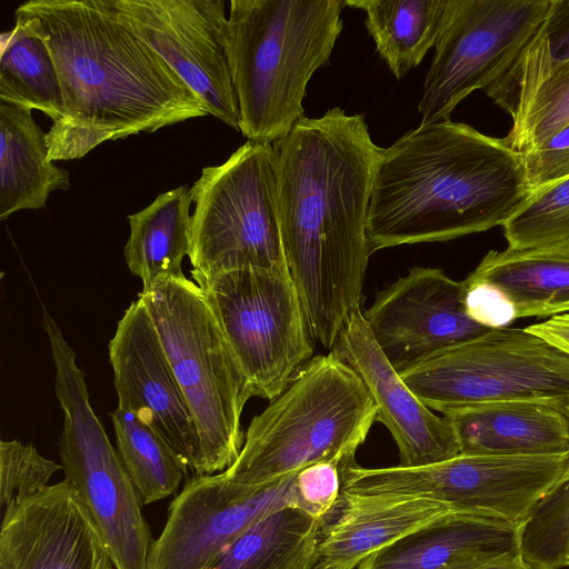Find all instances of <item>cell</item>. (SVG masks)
Wrapping results in <instances>:
<instances>
[{
  "mask_svg": "<svg viewBox=\"0 0 569 569\" xmlns=\"http://www.w3.org/2000/svg\"><path fill=\"white\" fill-rule=\"evenodd\" d=\"M272 146L288 271L315 342L330 351L362 305L369 200L382 148L363 113L339 107L303 117Z\"/></svg>",
  "mask_w": 569,
  "mask_h": 569,
  "instance_id": "cell-1",
  "label": "cell"
},
{
  "mask_svg": "<svg viewBox=\"0 0 569 569\" xmlns=\"http://www.w3.org/2000/svg\"><path fill=\"white\" fill-rule=\"evenodd\" d=\"M14 13L34 22L60 79L64 116L47 132L49 160L209 114L107 0H29Z\"/></svg>",
  "mask_w": 569,
  "mask_h": 569,
  "instance_id": "cell-2",
  "label": "cell"
},
{
  "mask_svg": "<svg viewBox=\"0 0 569 569\" xmlns=\"http://www.w3.org/2000/svg\"><path fill=\"white\" fill-rule=\"evenodd\" d=\"M528 196L522 154L503 138L451 119L420 124L381 149L369 200L370 252L488 231Z\"/></svg>",
  "mask_w": 569,
  "mask_h": 569,
  "instance_id": "cell-3",
  "label": "cell"
},
{
  "mask_svg": "<svg viewBox=\"0 0 569 569\" xmlns=\"http://www.w3.org/2000/svg\"><path fill=\"white\" fill-rule=\"evenodd\" d=\"M342 0H231L227 56L239 131L256 143L284 138L305 116L309 80L329 62Z\"/></svg>",
  "mask_w": 569,
  "mask_h": 569,
  "instance_id": "cell-4",
  "label": "cell"
},
{
  "mask_svg": "<svg viewBox=\"0 0 569 569\" xmlns=\"http://www.w3.org/2000/svg\"><path fill=\"white\" fill-rule=\"evenodd\" d=\"M376 419L377 407L358 375L330 351L316 356L253 417L223 475L263 487L317 462L345 465Z\"/></svg>",
  "mask_w": 569,
  "mask_h": 569,
  "instance_id": "cell-5",
  "label": "cell"
},
{
  "mask_svg": "<svg viewBox=\"0 0 569 569\" xmlns=\"http://www.w3.org/2000/svg\"><path fill=\"white\" fill-rule=\"evenodd\" d=\"M138 298L154 323L194 423L193 476L223 472L244 442L241 415L253 397L251 386L194 281L166 279Z\"/></svg>",
  "mask_w": 569,
  "mask_h": 569,
  "instance_id": "cell-6",
  "label": "cell"
},
{
  "mask_svg": "<svg viewBox=\"0 0 569 569\" xmlns=\"http://www.w3.org/2000/svg\"><path fill=\"white\" fill-rule=\"evenodd\" d=\"M43 328L56 368L54 391L63 412L59 457L116 569H148L153 542L141 498L89 400L77 355L47 310Z\"/></svg>",
  "mask_w": 569,
  "mask_h": 569,
  "instance_id": "cell-7",
  "label": "cell"
},
{
  "mask_svg": "<svg viewBox=\"0 0 569 569\" xmlns=\"http://www.w3.org/2000/svg\"><path fill=\"white\" fill-rule=\"evenodd\" d=\"M191 274L240 269L287 270L276 152L247 141L223 163L202 169L190 188Z\"/></svg>",
  "mask_w": 569,
  "mask_h": 569,
  "instance_id": "cell-8",
  "label": "cell"
},
{
  "mask_svg": "<svg viewBox=\"0 0 569 569\" xmlns=\"http://www.w3.org/2000/svg\"><path fill=\"white\" fill-rule=\"evenodd\" d=\"M431 410L498 402L569 409V355L526 328H501L449 348L400 373Z\"/></svg>",
  "mask_w": 569,
  "mask_h": 569,
  "instance_id": "cell-9",
  "label": "cell"
},
{
  "mask_svg": "<svg viewBox=\"0 0 569 569\" xmlns=\"http://www.w3.org/2000/svg\"><path fill=\"white\" fill-rule=\"evenodd\" d=\"M569 477V451L557 455H463L418 467L342 469V492L445 502L460 512L523 526L535 507Z\"/></svg>",
  "mask_w": 569,
  "mask_h": 569,
  "instance_id": "cell-10",
  "label": "cell"
},
{
  "mask_svg": "<svg viewBox=\"0 0 569 569\" xmlns=\"http://www.w3.org/2000/svg\"><path fill=\"white\" fill-rule=\"evenodd\" d=\"M209 302L253 397H278L315 356V340L287 270L191 274Z\"/></svg>",
  "mask_w": 569,
  "mask_h": 569,
  "instance_id": "cell-11",
  "label": "cell"
},
{
  "mask_svg": "<svg viewBox=\"0 0 569 569\" xmlns=\"http://www.w3.org/2000/svg\"><path fill=\"white\" fill-rule=\"evenodd\" d=\"M551 0H447L418 103L420 124L450 120L471 92L496 87L545 22Z\"/></svg>",
  "mask_w": 569,
  "mask_h": 569,
  "instance_id": "cell-12",
  "label": "cell"
},
{
  "mask_svg": "<svg viewBox=\"0 0 569 569\" xmlns=\"http://www.w3.org/2000/svg\"><path fill=\"white\" fill-rule=\"evenodd\" d=\"M107 1L190 87L209 114L239 131L223 0Z\"/></svg>",
  "mask_w": 569,
  "mask_h": 569,
  "instance_id": "cell-13",
  "label": "cell"
},
{
  "mask_svg": "<svg viewBox=\"0 0 569 569\" xmlns=\"http://www.w3.org/2000/svg\"><path fill=\"white\" fill-rule=\"evenodd\" d=\"M296 473L263 487L237 483L223 472L192 476L169 506L148 569H204L267 515L287 506L299 508Z\"/></svg>",
  "mask_w": 569,
  "mask_h": 569,
  "instance_id": "cell-14",
  "label": "cell"
},
{
  "mask_svg": "<svg viewBox=\"0 0 569 569\" xmlns=\"http://www.w3.org/2000/svg\"><path fill=\"white\" fill-rule=\"evenodd\" d=\"M363 317L399 373L489 331L467 315L463 280L438 268H411L377 292Z\"/></svg>",
  "mask_w": 569,
  "mask_h": 569,
  "instance_id": "cell-15",
  "label": "cell"
},
{
  "mask_svg": "<svg viewBox=\"0 0 569 569\" xmlns=\"http://www.w3.org/2000/svg\"><path fill=\"white\" fill-rule=\"evenodd\" d=\"M119 409L156 430L193 476L194 423L154 323L138 298L126 309L109 341Z\"/></svg>",
  "mask_w": 569,
  "mask_h": 569,
  "instance_id": "cell-16",
  "label": "cell"
},
{
  "mask_svg": "<svg viewBox=\"0 0 569 569\" xmlns=\"http://www.w3.org/2000/svg\"><path fill=\"white\" fill-rule=\"evenodd\" d=\"M330 352L366 386L377 407L376 421L398 447L400 466H426L460 455L449 419L433 413L405 383L378 346L361 308L347 318Z\"/></svg>",
  "mask_w": 569,
  "mask_h": 569,
  "instance_id": "cell-17",
  "label": "cell"
},
{
  "mask_svg": "<svg viewBox=\"0 0 569 569\" xmlns=\"http://www.w3.org/2000/svg\"><path fill=\"white\" fill-rule=\"evenodd\" d=\"M76 490L64 480L1 519L0 569H113Z\"/></svg>",
  "mask_w": 569,
  "mask_h": 569,
  "instance_id": "cell-18",
  "label": "cell"
},
{
  "mask_svg": "<svg viewBox=\"0 0 569 569\" xmlns=\"http://www.w3.org/2000/svg\"><path fill=\"white\" fill-rule=\"evenodd\" d=\"M459 513L431 499L342 492L338 511L319 530L317 565L357 569L382 548Z\"/></svg>",
  "mask_w": 569,
  "mask_h": 569,
  "instance_id": "cell-19",
  "label": "cell"
},
{
  "mask_svg": "<svg viewBox=\"0 0 569 569\" xmlns=\"http://www.w3.org/2000/svg\"><path fill=\"white\" fill-rule=\"evenodd\" d=\"M511 116L503 137L518 153L531 152L569 126V60H556L541 28L505 78L487 92Z\"/></svg>",
  "mask_w": 569,
  "mask_h": 569,
  "instance_id": "cell-20",
  "label": "cell"
},
{
  "mask_svg": "<svg viewBox=\"0 0 569 569\" xmlns=\"http://www.w3.org/2000/svg\"><path fill=\"white\" fill-rule=\"evenodd\" d=\"M520 541L521 526L459 513L382 548L357 569H469L521 553Z\"/></svg>",
  "mask_w": 569,
  "mask_h": 569,
  "instance_id": "cell-21",
  "label": "cell"
},
{
  "mask_svg": "<svg viewBox=\"0 0 569 569\" xmlns=\"http://www.w3.org/2000/svg\"><path fill=\"white\" fill-rule=\"evenodd\" d=\"M463 455H557L569 451V417L541 403L498 402L445 413Z\"/></svg>",
  "mask_w": 569,
  "mask_h": 569,
  "instance_id": "cell-22",
  "label": "cell"
},
{
  "mask_svg": "<svg viewBox=\"0 0 569 569\" xmlns=\"http://www.w3.org/2000/svg\"><path fill=\"white\" fill-rule=\"evenodd\" d=\"M47 133L32 110L0 101V219L46 207L56 190L70 188L69 172L49 160Z\"/></svg>",
  "mask_w": 569,
  "mask_h": 569,
  "instance_id": "cell-23",
  "label": "cell"
},
{
  "mask_svg": "<svg viewBox=\"0 0 569 569\" xmlns=\"http://www.w3.org/2000/svg\"><path fill=\"white\" fill-rule=\"evenodd\" d=\"M467 278L501 290L517 319L569 313V244L490 250Z\"/></svg>",
  "mask_w": 569,
  "mask_h": 569,
  "instance_id": "cell-24",
  "label": "cell"
},
{
  "mask_svg": "<svg viewBox=\"0 0 569 569\" xmlns=\"http://www.w3.org/2000/svg\"><path fill=\"white\" fill-rule=\"evenodd\" d=\"M190 188L160 193L148 207L129 214L130 234L124 259L130 272L147 291L166 279H181V263L190 248Z\"/></svg>",
  "mask_w": 569,
  "mask_h": 569,
  "instance_id": "cell-25",
  "label": "cell"
},
{
  "mask_svg": "<svg viewBox=\"0 0 569 569\" xmlns=\"http://www.w3.org/2000/svg\"><path fill=\"white\" fill-rule=\"evenodd\" d=\"M322 521L287 506L243 531L204 569H310Z\"/></svg>",
  "mask_w": 569,
  "mask_h": 569,
  "instance_id": "cell-26",
  "label": "cell"
},
{
  "mask_svg": "<svg viewBox=\"0 0 569 569\" xmlns=\"http://www.w3.org/2000/svg\"><path fill=\"white\" fill-rule=\"evenodd\" d=\"M366 13L365 26L392 76L400 80L435 47L447 0H346Z\"/></svg>",
  "mask_w": 569,
  "mask_h": 569,
  "instance_id": "cell-27",
  "label": "cell"
},
{
  "mask_svg": "<svg viewBox=\"0 0 569 569\" xmlns=\"http://www.w3.org/2000/svg\"><path fill=\"white\" fill-rule=\"evenodd\" d=\"M13 16V29L3 34L0 101L39 110L53 123L59 122L64 116V101L52 54L34 22Z\"/></svg>",
  "mask_w": 569,
  "mask_h": 569,
  "instance_id": "cell-28",
  "label": "cell"
},
{
  "mask_svg": "<svg viewBox=\"0 0 569 569\" xmlns=\"http://www.w3.org/2000/svg\"><path fill=\"white\" fill-rule=\"evenodd\" d=\"M117 452L143 505L174 493L186 473L167 441L133 413L111 412Z\"/></svg>",
  "mask_w": 569,
  "mask_h": 569,
  "instance_id": "cell-29",
  "label": "cell"
},
{
  "mask_svg": "<svg viewBox=\"0 0 569 569\" xmlns=\"http://www.w3.org/2000/svg\"><path fill=\"white\" fill-rule=\"evenodd\" d=\"M509 249L569 244V177L529 193L502 224Z\"/></svg>",
  "mask_w": 569,
  "mask_h": 569,
  "instance_id": "cell-30",
  "label": "cell"
},
{
  "mask_svg": "<svg viewBox=\"0 0 569 569\" xmlns=\"http://www.w3.org/2000/svg\"><path fill=\"white\" fill-rule=\"evenodd\" d=\"M521 556L531 569H560L569 553V477L551 490L521 527Z\"/></svg>",
  "mask_w": 569,
  "mask_h": 569,
  "instance_id": "cell-31",
  "label": "cell"
},
{
  "mask_svg": "<svg viewBox=\"0 0 569 569\" xmlns=\"http://www.w3.org/2000/svg\"><path fill=\"white\" fill-rule=\"evenodd\" d=\"M62 469L41 456L30 443L0 441V513L1 519L30 496L43 490L50 478Z\"/></svg>",
  "mask_w": 569,
  "mask_h": 569,
  "instance_id": "cell-32",
  "label": "cell"
},
{
  "mask_svg": "<svg viewBox=\"0 0 569 569\" xmlns=\"http://www.w3.org/2000/svg\"><path fill=\"white\" fill-rule=\"evenodd\" d=\"M342 466L322 461L297 471L295 487L299 509L323 523L331 519L342 499Z\"/></svg>",
  "mask_w": 569,
  "mask_h": 569,
  "instance_id": "cell-33",
  "label": "cell"
},
{
  "mask_svg": "<svg viewBox=\"0 0 569 569\" xmlns=\"http://www.w3.org/2000/svg\"><path fill=\"white\" fill-rule=\"evenodd\" d=\"M522 160L529 193L569 177V126Z\"/></svg>",
  "mask_w": 569,
  "mask_h": 569,
  "instance_id": "cell-34",
  "label": "cell"
},
{
  "mask_svg": "<svg viewBox=\"0 0 569 569\" xmlns=\"http://www.w3.org/2000/svg\"><path fill=\"white\" fill-rule=\"evenodd\" d=\"M463 282L465 308L473 321L493 330L507 328L517 319L513 305L497 287L468 278Z\"/></svg>",
  "mask_w": 569,
  "mask_h": 569,
  "instance_id": "cell-35",
  "label": "cell"
},
{
  "mask_svg": "<svg viewBox=\"0 0 569 569\" xmlns=\"http://www.w3.org/2000/svg\"><path fill=\"white\" fill-rule=\"evenodd\" d=\"M542 29L556 60H569V0H551Z\"/></svg>",
  "mask_w": 569,
  "mask_h": 569,
  "instance_id": "cell-36",
  "label": "cell"
},
{
  "mask_svg": "<svg viewBox=\"0 0 569 569\" xmlns=\"http://www.w3.org/2000/svg\"><path fill=\"white\" fill-rule=\"evenodd\" d=\"M526 329L569 355V313L548 318Z\"/></svg>",
  "mask_w": 569,
  "mask_h": 569,
  "instance_id": "cell-37",
  "label": "cell"
},
{
  "mask_svg": "<svg viewBox=\"0 0 569 569\" xmlns=\"http://www.w3.org/2000/svg\"><path fill=\"white\" fill-rule=\"evenodd\" d=\"M469 569H531L522 559L521 553L507 555Z\"/></svg>",
  "mask_w": 569,
  "mask_h": 569,
  "instance_id": "cell-38",
  "label": "cell"
},
{
  "mask_svg": "<svg viewBox=\"0 0 569 569\" xmlns=\"http://www.w3.org/2000/svg\"><path fill=\"white\" fill-rule=\"evenodd\" d=\"M310 569H321L317 563Z\"/></svg>",
  "mask_w": 569,
  "mask_h": 569,
  "instance_id": "cell-39",
  "label": "cell"
},
{
  "mask_svg": "<svg viewBox=\"0 0 569 569\" xmlns=\"http://www.w3.org/2000/svg\"><path fill=\"white\" fill-rule=\"evenodd\" d=\"M566 566H569V553L567 556V563H566Z\"/></svg>",
  "mask_w": 569,
  "mask_h": 569,
  "instance_id": "cell-40",
  "label": "cell"
},
{
  "mask_svg": "<svg viewBox=\"0 0 569 569\" xmlns=\"http://www.w3.org/2000/svg\"><path fill=\"white\" fill-rule=\"evenodd\" d=\"M567 415H568V417H569V409L567 410Z\"/></svg>",
  "mask_w": 569,
  "mask_h": 569,
  "instance_id": "cell-41",
  "label": "cell"
}]
</instances>
